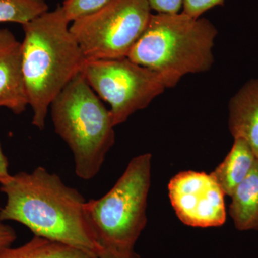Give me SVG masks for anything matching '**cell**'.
<instances>
[{
    "mask_svg": "<svg viewBox=\"0 0 258 258\" xmlns=\"http://www.w3.org/2000/svg\"><path fill=\"white\" fill-rule=\"evenodd\" d=\"M0 190L7 196L0 222L26 226L35 236L84 251L98 258L100 246L90 225L86 201L42 166L10 175Z\"/></svg>",
    "mask_w": 258,
    "mask_h": 258,
    "instance_id": "6da1fadb",
    "label": "cell"
},
{
    "mask_svg": "<svg viewBox=\"0 0 258 258\" xmlns=\"http://www.w3.org/2000/svg\"><path fill=\"white\" fill-rule=\"evenodd\" d=\"M61 6L22 25V66L32 124L40 130L51 103L81 73L86 59Z\"/></svg>",
    "mask_w": 258,
    "mask_h": 258,
    "instance_id": "7a4b0ae2",
    "label": "cell"
},
{
    "mask_svg": "<svg viewBox=\"0 0 258 258\" xmlns=\"http://www.w3.org/2000/svg\"><path fill=\"white\" fill-rule=\"evenodd\" d=\"M217 34L208 19L194 18L182 12L156 13L127 57L160 74L173 88L186 75L211 69Z\"/></svg>",
    "mask_w": 258,
    "mask_h": 258,
    "instance_id": "3957f363",
    "label": "cell"
},
{
    "mask_svg": "<svg viewBox=\"0 0 258 258\" xmlns=\"http://www.w3.org/2000/svg\"><path fill=\"white\" fill-rule=\"evenodd\" d=\"M56 133L74 154L75 171L81 179H92L101 170L115 144L109 109L80 73L51 103Z\"/></svg>",
    "mask_w": 258,
    "mask_h": 258,
    "instance_id": "277c9868",
    "label": "cell"
},
{
    "mask_svg": "<svg viewBox=\"0 0 258 258\" xmlns=\"http://www.w3.org/2000/svg\"><path fill=\"white\" fill-rule=\"evenodd\" d=\"M152 155L134 157L104 196L86 202L88 222L100 248L132 250L147 225Z\"/></svg>",
    "mask_w": 258,
    "mask_h": 258,
    "instance_id": "5b68a950",
    "label": "cell"
},
{
    "mask_svg": "<svg viewBox=\"0 0 258 258\" xmlns=\"http://www.w3.org/2000/svg\"><path fill=\"white\" fill-rule=\"evenodd\" d=\"M147 0H111L72 22V32L86 60L128 57L152 16Z\"/></svg>",
    "mask_w": 258,
    "mask_h": 258,
    "instance_id": "8992f818",
    "label": "cell"
},
{
    "mask_svg": "<svg viewBox=\"0 0 258 258\" xmlns=\"http://www.w3.org/2000/svg\"><path fill=\"white\" fill-rule=\"evenodd\" d=\"M81 73L98 97L110 105L114 126L170 88L160 74L128 57L86 60Z\"/></svg>",
    "mask_w": 258,
    "mask_h": 258,
    "instance_id": "52a82bcc",
    "label": "cell"
},
{
    "mask_svg": "<svg viewBox=\"0 0 258 258\" xmlns=\"http://www.w3.org/2000/svg\"><path fill=\"white\" fill-rule=\"evenodd\" d=\"M168 189L171 205L185 225L212 227L225 224V195L211 174L181 171L170 180Z\"/></svg>",
    "mask_w": 258,
    "mask_h": 258,
    "instance_id": "ba28073f",
    "label": "cell"
},
{
    "mask_svg": "<svg viewBox=\"0 0 258 258\" xmlns=\"http://www.w3.org/2000/svg\"><path fill=\"white\" fill-rule=\"evenodd\" d=\"M28 105L22 66V43L0 29V107L21 114Z\"/></svg>",
    "mask_w": 258,
    "mask_h": 258,
    "instance_id": "9c48e42d",
    "label": "cell"
},
{
    "mask_svg": "<svg viewBox=\"0 0 258 258\" xmlns=\"http://www.w3.org/2000/svg\"><path fill=\"white\" fill-rule=\"evenodd\" d=\"M228 125L234 139H244L258 159V79L244 83L230 98Z\"/></svg>",
    "mask_w": 258,
    "mask_h": 258,
    "instance_id": "30bf717a",
    "label": "cell"
},
{
    "mask_svg": "<svg viewBox=\"0 0 258 258\" xmlns=\"http://www.w3.org/2000/svg\"><path fill=\"white\" fill-rule=\"evenodd\" d=\"M257 157L248 144L235 138L230 152L211 175L216 180L225 195L231 197L237 186L253 169Z\"/></svg>",
    "mask_w": 258,
    "mask_h": 258,
    "instance_id": "8fae6325",
    "label": "cell"
},
{
    "mask_svg": "<svg viewBox=\"0 0 258 258\" xmlns=\"http://www.w3.org/2000/svg\"><path fill=\"white\" fill-rule=\"evenodd\" d=\"M230 215L238 230H258V159L231 195Z\"/></svg>",
    "mask_w": 258,
    "mask_h": 258,
    "instance_id": "7c38bea8",
    "label": "cell"
},
{
    "mask_svg": "<svg viewBox=\"0 0 258 258\" xmlns=\"http://www.w3.org/2000/svg\"><path fill=\"white\" fill-rule=\"evenodd\" d=\"M0 258H93L91 254L71 246L34 236L16 248L0 249Z\"/></svg>",
    "mask_w": 258,
    "mask_h": 258,
    "instance_id": "4fadbf2b",
    "label": "cell"
},
{
    "mask_svg": "<svg viewBox=\"0 0 258 258\" xmlns=\"http://www.w3.org/2000/svg\"><path fill=\"white\" fill-rule=\"evenodd\" d=\"M48 11L45 0H0V23H28Z\"/></svg>",
    "mask_w": 258,
    "mask_h": 258,
    "instance_id": "5bb4252c",
    "label": "cell"
},
{
    "mask_svg": "<svg viewBox=\"0 0 258 258\" xmlns=\"http://www.w3.org/2000/svg\"><path fill=\"white\" fill-rule=\"evenodd\" d=\"M111 0H64L60 5L66 18L72 23L76 19L91 14Z\"/></svg>",
    "mask_w": 258,
    "mask_h": 258,
    "instance_id": "9a60e30c",
    "label": "cell"
},
{
    "mask_svg": "<svg viewBox=\"0 0 258 258\" xmlns=\"http://www.w3.org/2000/svg\"><path fill=\"white\" fill-rule=\"evenodd\" d=\"M224 3L225 0H184L182 13L194 18H200L208 10Z\"/></svg>",
    "mask_w": 258,
    "mask_h": 258,
    "instance_id": "2e32d148",
    "label": "cell"
},
{
    "mask_svg": "<svg viewBox=\"0 0 258 258\" xmlns=\"http://www.w3.org/2000/svg\"><path fill=\"white\" fill-rule=\"evenodd\" d=\"M152 10L158 14H176L180 13L184 0H147Z\"/></svg>",
    "mask_w": 258,
    "mask_h": 258,
    "instance_id": "e0dca14e",
    "label": "cell"
},
{
    "mask_svg": "<svg viewBox=\"0 0 258 258\" xmlns=\"http://www.w3.org/2000/svg\"><path fill=\"white\" fill-rule=\"evenodd\" d=\"M17 239V234L13 227L0 222V249L10 247Z\"/></svg>",
    "mask_w": 258,
    "mask_h": 258,
    "instance_id": "ac0fdd59",
    "label": "cell"
},
{
    "mask_svg": "<svg viewBox=\"0 0 258 258\" xmlns=\"http://www.w3.org/2000/svg\"><path fill=\"white\" fill-rule=\"evenodd\" d=\"M98 258H140L139 254L132 250H117V249L103 248L100 249Z\"/></svg>",
    "mask_w": 258,
    "mask_h": 258,
    "instance_id": "d6986e66",
    "label": "cell"
},
{
    "mask_svg": "<svg viewBox=\"0 0 258 258\" xmlns=\"http://www.w3.org/2000/svg\"><path fill=\"white\" fill-rule=\"evenodd\" d=\"M10 174L8 171V161L2 150L0 146V184L9 179Z\"/></svg>",
    "mask_w": 258,
    "mask_h": 258,
    "instance_id": "ffe728a7",
    "label": "cell"
}]
</instances>
